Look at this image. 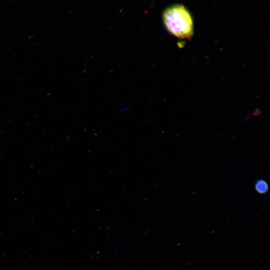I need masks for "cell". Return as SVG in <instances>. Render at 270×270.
<instances>
[{"label": "cell", "instance_id": "7a4b0ae2", "mask_svg": "<svg viewBox=\"0 0 270 270\" xmlns=\"http://www.w3.org/2000/svg\"><path fill=\"white\" fill-rule=\"evenodd\" d=\"M255 189L258 193L264 194L268 190V184L264 180H258L255 184Z\"/></svg>", "mask_w": 270, "mask_h": 270}, {"label": "cell", "instance_id": "6da1fadb", "mask_svg": "<svg viewBox=\"0 0 270 270\" xmlns=\"http://www.w3.org/2000/svg\"><path fill=\"white\" fill-rule=\"evenodd\" d=\"M162 18L166 30L171 34L180 39L192 38L194 34L192 19L183 6L174 4L166 8Z\"/></svg>", "mask_w": 270, "mask_h": 270}]
</instances>
